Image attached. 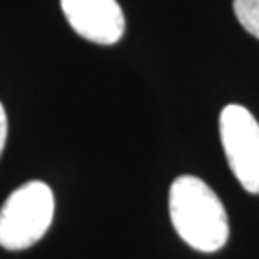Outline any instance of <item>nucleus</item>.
<instances>
[{
  "label": "nucleus",
  "instance_id": "obj_1",
  "mask_svg": "<svg viewBox=\"0 0 259 259\" xmlns=\"http://www.w3.org/2000/svg\"><path fill=\"white\" fill-rule=\"evenodd\" d=\"M169 215L177 234L198 251L221 250L229 240V217L219 196L202 179L183 175L169 188Z\"/></svg>",
  "mask_w": 259,
  "mask_h": 259
},
{
  "label": "nucleus",
  "instance_id": "obj_2",
  "mask_svg": "<svg viewBox=\"0 0 259 259\" xmlns=\"http://www.w3.org/2000/svg\"><path fill=\"white\" fill-rule=\"evenodd\" d=\"M54 194L42 181L16 188L0 209V246L10 251L31 248L52 225Z\"/></svg>",
  "mask_w": 259,
  "mask_h": 259
},
{
  "label": "nucleus",
  "instance_id": "obj_3",
  "mask_svg": "<svg viewBox=\"0 0 259 259\" xmlns=\"http://www.w3.org/2000/svg\"><path fill=\"white\" fill-rule=\"evenodd\" d=\"M229 167L250 194H259V123L240 104H229L219 117Z\"/></svg>",
  "mask_w": 259,
  "mask_h": 259
},
{
  "label": "nucleus",
  "instance_id": "obj_4",
  "mask_svg": "<svg viewBox=\"0 0 259 259\" xmlns=\"http://www.w3.org/2000/svg\"><path fill=\"white\" fill-rule=\"evenodd\" d=\"M67 23L79 37L111 47L125 33V16L117 0H60Z\"/></svg>",
  "mask_w": 259,
  "mask_h": 259
},
{
  "label": "nucleus",
  "instance_id": "obj_5",
  "mask_svg": "<svg viewBox=\"0 0 259 259\" xmlns=\"http://www.w3.org/2000/svg\"><path fill=\"white\" fill-rule=\"evenodd\" d=\"M232 8L242 27L259 38V0H234Z\"/></svg>",
  "mask_w": 259,
  "mask_h": 259
},
{
  "label": "nucleus",
  "instance_id": "obj_6",
  "mask_svg": "<svg viewBox=\"0 0 259 259\" xmlns=\"http://www.w3.org/2000/svg\"><path fill=\"white\" fill-rule=\"evenodd\" d=\"M6 139H8V115H6V110L0 102V156L4 152V146H6Z\"/></svg>",
  "mask_w": 259,
  "mask_h": 259
}]
</instances>
